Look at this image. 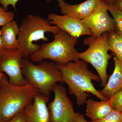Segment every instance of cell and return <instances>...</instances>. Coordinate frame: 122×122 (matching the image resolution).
I'll return each instance as SVG.
<instances>
[{
	"instance_id": "3957f363",
	"label": "cell",
	"mask_w": 122,
	"mask_h": 122,
	"mask_svg": "<svg viewBox=\"0 0 122 122\" xmlns=\"http://www.w3.org/2000/svg\"><path fill=\"white\" fill-rule=\"evenodd\" d=\"M60 30L44 18L32 14L27 15L22 20L17 37L18 49L22 53L23 58L30 59L31 55L39 50L41 45L34 44V42L41 40L44 41H49L46 33L55 34Z\"/></svg>"
},
{
	"instance_id": "f546056e",
	"label": "cell",
	"mask_w": 122,
	"mask_h": 122,
	"mask_svg": "<svg viewBox=\"0 0 122 122\" xmlns=\"http://www.w3.org/2000/svg\"></svg>"
},
{
	"instance_id": "9a60e30c",
	"label": "cell",
	"mask_w": 122,
	"mask_h": 122,
	"mask_svg": "<svg viewBox=\"0 0 122 122\" xmlns=\"http://www.w3.org/2000/svg\"><path fill=\"white\" fill-rule=\"evenodd\" d=\"M86 104V115L92 121L102 118L113 110L109 100L97 102L89 99H87Z\"/></svg>"
},
{
	"instance_id": "e0dca14e",
	"label": "cell",
	"mask_w": 122,
	"mask_h": 122,
	"mask_svg": "<svg viewBox=\"0 0 122 122\" xmlns=\"http://www.w3.org/2000/svg\"><path fill=\"white\" fill-rule=\"evenodd\" d=\"M108 9L115 21L116 32L122 36V11L116 8L113 5H109Z\"/></svg>"
},
{
	"instance_id": "8fae6325",
	"label": "cell",
	"mask_w": 122,
	"mask_h": 122,
	"mask_svg": "<svg viewBox=\"0 0 122 122\" xmlns=\"http://www.w3.org/2000/svg\"><path fill=\"white\" fill-rule=\"evenodd\" d=\"M57 1L62 14L83 20L93 13L99 6L102 0H86L76 5L70 4L65 0Z\"/></svg>"
},
{
	"instance_id": "30bf717a",
	"label": "cell",
	"mask_w": 122,
	"mask_h": 122,
	"mask_svg": "<svg viewBox=\"0 0 122 122\" xmlns=\"http://www.w3.org/2000/svg\"><path fill=\"white\" fill-rule=\"evenodd\" d=\"M47 20L51 25L56 26L72 37L78 38L83 35L93 36L82 20L75 18L52 13L48 14Z\"/></svg>"
},
{
	"instance_id": "6da1fadb",
	"label": "cell",
	"mask_w": 122,
	"mask_h": 122,
	"mask_svg": "<svg viewBox=\"0 0 122 122\" xmlns=\"http://www.w3.org/2000/svg\"><path fill=\"white\" fill-rule=\"evenodd\" d=\"M61 73L62 79L69 87V93L76 97L78 107L86 104L90 93L102 101L109 100L100 93L94 86L92 81H101L99 75L90 71L88 63L80 60L65 65L56 64Z\"/></svg>"
},
{
	"instance_id": "7a4b0ae2",
	"label": "cell",
	"mask_w": 122,
	"mask_h": 122,
	"mask_svg": "<svg viewBox=\"0 0 122 122\" xmlns=\"http://www.w3.org/2000/svg\"><path fill=\"white\" fill-rule=\"evenodd\" d=\"M39 91L28 83L16 86L10 82L6 75L0 81V122H8L33 101Z\"/></svg>"
},
{
	"instance_id": "7c38bea8",
	"label": "cell",
	"mask_w": 122,
	"mask_h": 122,
	"mask_svg": "<svg viewBox=\"0 0 122 122\" xmlns=\"http://www.w3.org/2000/svg\"><path fill=\"white\" fill-rule=\"evenodd\" d=\"M49 97L38 93L33 102L24 109L27 122H49V113L47 103Z\"/></svg>"
},
{
	"instance_id": "603a6c76",
	"label": "cell",
	"mask_w": 122,
	"mask_h": 122,
	"mask_svg": "<svg viewBox=\"0 0 122 122\" xmlns=\"http://www.w3.org/2000/svg\"><path fill=\"white\" fill-rule=\"evenodd\" d=\"M77 122H88L85 119L84 115L82 114L77 113Z\"/></svg>"
},
{
	"instance_id": "5b68a950",
	"label": "cell",
	"mask_w": 122,
	"mask_h": 122,
	"mask_svg": "<svg viewBox=\"0 0 122 122\" xmlns=\"http://www.w3.org/2000/svg\"><path fill=\"white\" fill-rule=\"evenodd\" d=\"M35 65L29 59L22 58V72L28 83L33 85L39 93L49 97L55 85L62 83L61 71L54 62L43 61Z\"/></svg>"
},
{
	"instance_id": "cb8c5ba5",
	"label": "cell",
	"mask_w": 122,
	"mask_h": 122,
	"mask_svg": "<svg viewBox=\"0 0 122 122\" xmlns=\"http://www.w3.org/2000/svg\"><path fill=\"white\" fill-rule=\"evenodd\" d=\"M113 6L119 10L122 11V0H115Z\"/></svg>"
},
{
	"instance_id": "2e32d148",
	"label": "cell",
	"mask_w": 122,
	"mask_h": 122,
	"mask_svg": "<svg viewBox=\"0 0 122 122\" xmlns=\"http://www.w3.org/2000/svg\"><path fill=\"white\" fill-rule=\"evenodd\" d=\"M108 46L109 50L122 62V36L116 31L109 33Z\"/></svg>"
},
{
	"instance_id": "4316f807",
	"label": "cell",
	"mask_w": 122,
	"mask_h": 122,
	"mask_svg": "<svg viewBox=\"0 0 122 122\" xmlns=\"http://www.w3.org/2000/svg\"><path fill=\"white\" fill-rule=\"evenodd\" d=\"M5 74L3 73L0 72V81L1 80L2 78L3 77Z\"/></svg>"
},
{
	"instance_id": "484cf974",
	"label": "cell",
	"mask_w": 122,
	"mask_h": 122,
	"mask_svg": "<svg viewBox=\"0 0 122 122\" xmlns=\"http://www.w3.org/2000/svg\"><path fill=\"white\" fill-rule=\"evenodd\" d=\"M105 3L109 5H114L115 0H103Z\"/></svg>"
},
{
	"instance_id": "9c48e42d",
	"label": "cell",
	"mask_w": 122,
	"mask_h": 122,
	"mask_svg": "<svg viewBox=\"0 0 122 122\" xmlns=\"http://www.w3.org/2000/svg\"><path fill=\"white\" fill-rule=\"evenodd\" d=\"M108 7L109 5L102 0L93 13L82 20L93 36L99 37L105 33L116 31L115 21L108 13Z\"/></svg>"
},
{
	"instance_id": "4fadbf2b",
	"label": "cell",
	"mask_w": 122,
	"mask_h": 122,
	"mask_svg": "<svg viewBox=\"0 0 122 122\" xmlns=\"http://www.w3.org/2000/svg\"><path fill=\"white\" fill-rule=\"evenodd\" d=\"M115 67L113 72L102 90H98L108 100L113 95L122 90V62L115 56Z\"/></svg>"
},
{
	"instance_id": "5bb4252c",
	"label": "cell",
	"mask_w": 122,
	"mask_h": 122,
	"mask_svg": "<svg viewBox=\"0 0 122 122\" xmlns=\"http://www.w3.org/2000/svg\"><path fill=\"white\" fill-rule=\"evenodd\" d=\"M1 39L5 49H15L19 48L18 36L20 27L17 22L12 21L2 26Z\"/></svg>"
},
{
	"instance_id": "7402d4cb",
	"label": "cell",
	"mask_w": 122,
	"mask_h": 122,
	"mask_svg": "<svg viewBox=\"0 0 122 122\" xmlns=\"http://www.w3.org/2000/svg\"><path fill=\"white\" fill-rule=\"evenodd\" d=\"M20 0H0V4L6 11H8V7L11 5L13 7L15 11L17 3Z\"/></svg>"
},
{
	"instance_id": "277c9868",
	"label": "cell",
	"mask_w": 122,
	"mask_h": 122,
	"mask_svg": "<svg viewBox=\"0 0 122 122\" xmlns=\"http://www.w3.org/2000/svg\"><path fill=\"white\" fill-rule=\"evenodd\" d=\"M54 35L53 41L42 44L39 50L30 55L32 61L39 63L50 59L57 65H64L80 60L75 48L78 38L72 37L61 30Z\"/></svg>"
},
{
	"instance_id": "52a82bcc",
	"label": "cell",
	"mask_w": 122,
	"mask_h": 122,
	"mask_svg": "<svg viewBox=\"0 0 122 122\" xmlns=\"http://www.w3.org/2000/svg\"><path fill=\"white\" fill-rule=\"evenodd\" d=\"M54 97L48 106L49 122H77V113L64 86L56 84L53 89Z\"/></svg>"
},
{
	"instance_id": "d4e9b609",
	"label": "cell",
	"mask_w": 122,
	"mask_h": 122,
	"mask_svg": "<svg viewBox=\"0 0 122 122\" xmlns=\"http://www.w3.org/2000/svg\"><path fill=\"white\" fill-rule=\"evenodd\" d=\"M1 33L2 32H1V30L0 29V54L1 53L5 50L1 39Z\"/></svg>"
},
{
	"instance_id": "d6986e66",
	"label": "cell",
	"mask_w": 122,
	"mask_h": 122,
	"mask_svg": "<svg viewBox=\"0 0 122 122\" xmlns=\"http://www.w3.org/2000/svg\"><path fill=\"white\" fill-rule=\"evenodd\" d=\"M114 110L122 112V90L113 95L109 99Z\"/></svg>"
},
{
	"instance_id": "ffe728a7",
	"label": "cell",
	"mask_w": 122,
	"mask_h": 122,
	"mask_svg": "<svg viewBox=\"0 0 122 122\" xmlns=\"http://www.w3.org/2000/svg\"><path fill=\"white\" fill-rule=\"evenodd\" d=\"M15 14L13 12L6 11L0 5V26L13 20Z\"/></svg>"
},
{
	"instance_id": "8992f818",
	"label": "cell",
	"mask_w": 122,
	"mask_h": 122,
	"mask_svg": "<svg viewBox=\"0 0 122 122\" xmlns=\"http://www.w3.org/2000/svg\"><path fill=\"white\" fill-rule=\"evenodd\" d=\"M109 35V33H106L100 36H90L84 39L83 44L88 46V49L83 52H78L77 54L79 60L90 63L96 69L100 77L102 87L107 82V69L112 57L108 53Z\"/></svg>"
},
{
	"instance_id": "ac0fdd59",
	"label": "cell",
	"mask_w": 122,
	"mask_h": 122,
	"mask_svg": "<svg viewBox=\"0 0 122 122\" xmlns=\"http://www.w3.org/2000/svg\"><path fill=\"white\" fill-rule=\"evenodd\" d=\"M90 122H122V113L113 110L105 117Z\"/></svg>"
},
{
	"instance_id": "83f0119b",
	"label": "cell",
	"mask_w": 122,
	"mask_h": 122,
	"mask_svg": "<svg viewBox=\"0 0 122 122\" xmlns=\"http://www.w3.org/2000/svg\"><path fill=\"white\" fill-rule=\"evenodd\" d=\"M52 0H46V1L47 2H49Z\"/></svg>"
},
{
	"instance_id": "f1b7e54d",
	"label": "cell",
	"mask_w": 122,
	"mask_h": 122,
	"mask_svg": "<svg viewBox=\"0 0 122 122\" xmlns=\"http://www.w3.org/2000/svg\"></svg>"
},
{
	"instance_id": "44dd1931",
	"label": "cell",
	"mask_w": 122,
	"mask_h": 122,
	"mask_svg": "<svg viewBox=\"0 0 122 122\" xmlns=\"http://www.w3.org/2000/svg\"><path fill=\"white\" fill-rule=\"evenodd\" d=\"M8 122H27L24 110L16 114Z\"/></svg>"
},
{
	"instance_id": "ba28073f",
	"label": "cell",
	"mask_w": 122,
	"mask_h": 122,
	"mask_svg": "<svg viewBox=\"0 0 122 122\" xmlns=\"http://www.w3.org/2000/svg\"><path fill=\"white\" fill-rule=\"evenodd\" d=\"M21 52L18 49H5L0 54V72L9 77L10 83L16 86L28 83L22 72Z\"/></svg>"
}]
</instances>
